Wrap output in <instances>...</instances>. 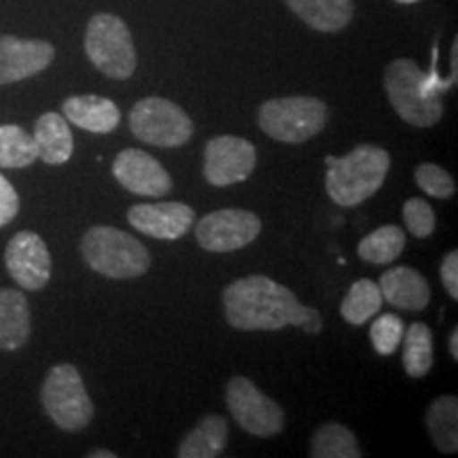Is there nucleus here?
<instances>
[{"label":"nucleus","instance_id":"f257e3e1","mask_svg":"<svg viewBox=\"0 0 458 458\" xmlns=\"http://www.w3.org/2000/svg\"><path fill=\"white\" fill-rule=\"evenodd\" d=\"M223 308L227 323L240 331H278L295 325L306 334H318L323 327L314 308L303 306L293 291L261 274L227 284Z\"/></svg>","mask_w":458,"mask_h":458},{"label":"nucleus","instance_id":"f03ea898","mask_svg":"<svg viewBox=\"0 0 458 458\" xmlns=\"http://www.w3.org/2000/svg\"><path fill=\"white\" fill-rule=\"evenodd\" d=\"M454 81L442 79L435 68L431 72L420 71L410 57H399L386 66L385 88L388 100L401 119L414 128H431L444 117L442 94Z\"/></svg>","mask_w":458,"mask_h":458},{"label":"nucleus","instance_id":"7ed1b4c3","mask_svg":"<svg viewBox=\"0 0 458 458\" xmlns=\"http://www.w3.org/2000/svg\"><path fill=\"white\" fill-rule=\"evenodd\" d=\"M325 164H327L325 187L329 198L337 206L352 208L376 196L377 189L385 185L391 168V156L382 147L357 145L344 157L329 156Z\"/></svg>","mask_w":458,"mask_h":458},{"label":"nucleus","instance_id":"20e7f679","mask_svg":"<svg viewBox=\"0 0 458 458\" xmlns=\"http://www.w3.org/2000/svg\"><path fill=\"white\" fill-rule=\"evenodd\" d=\"M81 253L91 270L113 280L139 278L151 266L147 246L117 227L88 229L81 240Z\"/></svg>","mask_w":458,"mask_h":458},{"label":"nucleus","instance_id":"39448f33","mask_svg":"<svg viewBox=\"0 0 458 458\" xmlns=\"http://www.w3.org/2000/svg\"><path fill=\"white\" fill-rule=\"evenodd\" d=\"M329 108L312 96L272 98L259 108V128L267 136L286 145H301L323 131Z\"/></svg>","mask_w":458,"mask_h":458},{"label":"nucleus","instance_id":"423d86ee","mask_svg":"<svg viewBox=\"0 0 458 458\" xmlns=\"http://www.w3.org/2000/svg\"><path fill=\"white\" fill-rule=\"evenodd\" d=\"M85 54L91 64L106 77L130 79L136 71V49L122 17L98 13L89 20L85 32Z\"/></svg>","mask_w":458,"mask_h":458},{"label":"nucleus","instance_id":"0eeeda50","mask_svg":"<svg viewBox=\"0 0 458 458\" xmlns=\"http://www.w3.org/2000/svg\"><path fill=\"white\" fill-rule=\"evenodd\" d=\"M43 408L64 431H81L94 418V403L85 391L83 377L71 363L49 369L43 382Z\"/></svg>","mask_w":458,"mask_h":458},{"label":"nucleus","instance_id":"6e6552de","mask_svg":"<svg viewBox=\"0 0 458 458\" xmlns=\"http://www.w3.org/2000/svg\"><path fill=\"white\" fill-rule=\"evenodd\" d=\"M130 130L136 139L153 147H182L193 136L191 117L172 100L148 96L131 106Z\"/></svg>","mask_w":458,"mask_h":458},{"label":"nucleus","instance_id":"1a4fd4ad","mask_svg":"<svg viewBox=\"0 0 458 458\" xmlns=\"http://www.w3.org/2000/svg\"><path fill=\"white\" fill-rule=\"evenodd\" d=\"M225 403L233 420L255 437H274L284 428L283 408L249 377L236 376L227 382Z\"/></svg>","mask_w":458,"mask_h":458},{"label":"nucleus","instance_id":"9d476101","mask_svg":"<svg viewBox=\"0 0 458 458\" xmlns=\"http://www.w3.org/2000/svg\"><path fill=\"white\" fill-rule=\"evenodd\" d=\"M261 233V219L250 210L223 208L206 215L196 225V240L210 253H232L244 249Z\"/></svg>","mask_w":458,"mask_h":458},{"label":"nucleus","instance_id":"9b49d317","mask_svg":"<svg viewBox=\"0 0 458 458\" xmlns=\"http://www.w3.org/2000/svg\"><path fill=\"white\" fill-rule=\"evenodd\" d=\"M257 151L249 140L238 136H216L206 142L204 176L210 185L227 187L253 174Z\"/></svg>","mask_w":458,"mask_h":458},{"label":"nucleus","instance_id":"f8f14e48","mask_svg":"<svg viewBox=\"0 0 458 458\" xmlns=\"http://www.w3.org/2000/svg\"><path fill=\"white\" fill-rule=\"evenodd\" d=\"M4 266L21 289L41 291L51 278V255L34 232H17L4 250Z\"/></svg>","mask_w":458,"mask_h":458},{"label":"nucleus","instance_id":"ddd939ff","mask_svg":"<svg viewBox=\"0 0 458 458\" xmlns=\"http://www.w3.org/2000/svg\"><path fill=\"white\" fill-rule=\"evenodd\" d=\"M113 174L130 193L162 198L172 189V176L162 162L140 148H125L113 162Z\"/></svg>","mask_w":458,"mask_h":458},{"label":"nucleus","instance_id":"4468645a","mask_svg":"<svg viewBox=\"0 0 458 458\" xmlns=\"http://www.w3.org/2000/svg\"><path fill=\"white\" fill-rule=\"evenodd\" d=\"M196 213L182 202L134 204L128 210V223L145 236L156 240H179L193 227Z\"/></svg>","mask_w":458,"mask_h":458},{"label":"nucleus","instance_id":"2eb2a0df","mask_svg":"<svg viewBox=\"0 0 458 458\" xmlns=\"http://www.w3.org/2000/svg\"><path fill=\"white\" fill-rule=\"evenodd\" d=\"M54 57L55 49L47 41H30L4 34L0 37V85L24 81L43 72Z\"/></svg>","mask_w":458,"mask_h":458},{"label":"nucleus","instance_id":"dca6fc26","mask_svg":"<svg viewBox=\"0 0 458 458\" xmlns=\"http://www.w3.org/2000/svg\"><path fill=\"white\" fill-rule=\"evenodd\" d=\"M377 286H380L382 300H386L394 308H401V310H425L428 301H431L428 280L408 266H397L386 270L377 280Z\"/></svg>","mask_w":458,"mask_h":458},{"label":"nucleus","instance_id":"f3484780","mask_svg":"<svg viewBox=\"0 0 458 458\" xmlns=\"http://www.w3.org/2000/svg\"><path fill=\"white\" fill-rule=\"evenodd\" d=\"M62 113L77 128L94 131V134H108L122 122L119 106L113 100L94 94L66 98L62 105Z\"/></svg>","mask_w":458,"mask_h":458},{"label":"nucleus","instance_id":"a211bd4d","mask_svg":"<svg viewBox=\"0 0 458 458\" xmlns=\"http://www.w3.org/2000/svg\"><path fill=\"white\" fill-rule=\"evenodd\" d=\"M30 337V306L21 291L0 289V351H17Z\"/></svg>","mask_w":458,"mask_h":458},{"label":"nucleus","instance_id":"6ab92c4d","mask_svg":"<svg viewBox=\"0 0 458 458\" xmlns=\"http://www.w3.org/2000/svg\"><path fill=\"white\" fill-rule=\"evenodd\" d=\"M34 142L38 157L49 165H62L72 157V131L68 128L66 117L60 113H45L34 125Z\"/></svg>","mask_w":458,"mask_h":458},{"label":"nucleus","instance_id":"aec40b11","mask_svg":"<svg viewBox=\"0 0 458 458\" xmlns=\"http://www.w3.org/2000/svg\"><path fill=\"white\" fill-rule=\"evenodd\" d=\"M286 7L318 32H340L351 24L352 0H286Z\"/></svg>","mask_w":458,"mask_h":458},{"label":"nucleus","instance_id":"412c9836","mask_svg":"<svg viewBox=\"0 0 458 458\" xmlns=\"http://www.w3.org/2000/svg\"><path fill=\"white\" fill-rule=\"evenodd\" d=\"M227 420L219 414L206 416L199 425L185 435L176 454L181 458H216L227 445Z\"/></svg>","mask_w":458,"mask_h":458},{"label":"nucleus","instance_id":"4be33fe9","mask_svg":"<svg viewBox=\"0 0 458 458\" xmlns=\"http://www.w3.org/2000/svg\"><path fill=\"white\" fill-rule=\"evenodd\" d=\"M428 435L444 454L458 450V399L454 394H442L428 405L425 416Z\"/></svg>","mask_w":458,"mask_h":458},{"label":"nucleus","instance_id":"5701e85b","mask_svg":"<svg viewBox=\"0 0 458 458\" xmlns=\"http://www.w3.org/2000/svg\"><path fill=\"white\" fill-rule=\"evenodd\" d=\"M405 249V232L397 225H382L359 242V257L371 266H386L399 259Z\"/></svg>","mask_w":458,"mask_h":458},{"label":"nucleus","instance_id":"b1692460","mask_svg":"<svg viewBox=\"0 0 458 458\" xmlns=\"http://www.w3.org/2000/svg\"><path fill=\"white\" fill-rule=\"evenodd\" d=\"M382 310V293L380 286L374 280L360 278L348 289L344 297L340 314L346 323L351 325H365L368 320L376 317Z\"/></svg>","mask_w":458,"mask_h":458},{"label":"nucleus","instance_id":"393cba45","mask_svg":"<svg viewBox=\"0 0 458 458\" xmlns=\"http://www.w3.org/2000/svg\"><path fill=\"white\" fill-rule=\"evenodd\" d=\"M312 458H360L363 452L359 448L357 437L348 427L327 422L312 435L310 442Z\"/></svg>","mask_w":458,"mask_h":458},{"label":"nucleus","instance_id":"a878e982","mask_svg":"<svg viewBox=\"0 0 458 458\" xmlns=\"http://www.w3.org/2000/svg\"><path fill=\"white\" fill-rule=\"evenodd\" d=\"M37 159L34 136L20 125H0V168H28Z\"/></svg>","mask_w":458,"mask_h":458},{"label":"nucleus","instance_id":"bb28decb","mask_svg":"<svg viewBox=\"0 0 458 458\" xmlns=\"http://www.w3.org/2000/svg\"><path fill=\"white\" fill-rule=\"evenodd\" d=\"M403 368L410 377H425L433 368V334L425 323H414L403 334Z\"/></svg>","mask_w":458,"mask_h":458},{"label":"nucleus","instance_id":"cd10ccee","mask_svg":"<svg viewBox=\"0 0 458 458\" xmlns=\"http://www.w3.org/2000/svg\"><path fill=\"white\" fill-rule=\"evenodd\" d=\"M405 325L397 314H382L374 320L369 329L371 344H374L376 352L382 354V357H388L399 348L401 340H403Z\"/></svg>","mask_w":458,"mask_h":458},{"label":"nucleus","instance_id":"c85d7f7f","mask_svg":"<svg viewBox=\"0 0 458 458\" xmlns=\"http://www.w3.org/2000/svg\"><path fill=\"white\" fill-rule=\"evenodd\" d=\"M414 179L427 196H433L437 199H450L456 193V182L450 176V172H445L437 164H420L414 172Z\"/></svg>","mask_w":458,"mask_h":458},{"label":"nucleus","instance_id":"c756f323","mask_svg":"<svg viewBox=\"0 0 458 458\" xmlns=\"http://www.w3.org/2000/svg\"><path fill=\"white\" fill-rule=\"evenodd\" d=\"M403 221L411 236L428 238L435 232V213L431 204L422 198H411L403 204Z\"/></svg>","mask_w":458,"mask_h":458},{"label":"nucleus","instance_id":"7c9ffc66","mask_svg":"<svg viewBox=\"0 0 458 458\" xmlns=\"http://www.w3.org/2000/svg\"><path fill=\"white\" fill-rule=\"evenodd\" d=\"M17 213H20V198L15 187L0 174V227L9 225Z\"/></svg>","mask_w":458,"mask_h":458},{"label":"nucleus","instance_id":"2f4dec72","mask_svg":"<svg viewBox=\"0 0 458 458\" xmlns=\"http://www.w3.org/2000/svg\"><path fill=\"white\" fill-rule=\"evenodd\" d=\"M439 274H442L444 289L448 291L452 300H458V250L445 253L442 266H439Z\"/></svg>","mask_w":458,"mask_h":458},{"label":"nucleus","instance_id":"473e14b6","mask_svg":"<svg viewBox=\"0 0 458 458\" xmlns=\"http://www.w3.org/2000/svg\"><path fill=\"white\" fill-rule=\"evenodd\" d=\"M448 348H450V357L458 360V329H454L450 334V340H448Z\"/></svg>","mask_w":458,"mask_h":458},{"label":"nucleus","instance_id":"72a5a7b5","mask_svg":"<svg viewBox=\"0 0 458 458\" xmlns=\"http://www.w3.org/2000/svg\"><path fill=\"white\" fill-rule=\"evenodd\" d=\"M88 456L89 458H114L117 454H114V452H111V450H94V452H89Z\"/></svg>","mask_w":458,"mask_h":458},{"label":"nucleus","instance_id":"f704fd0d","mask_svg":"<svg viewBox=\"0 0 458 458\" xmlns=\"http://www.w3.org/2000/svg\"><path fill=\"white\" fill-rule=\"evenodd\" d=\"M397 3H401V4H414V3H418V0H397Z\"/></svg>","mask_w":458,"mask_h":458}]
</instances>
